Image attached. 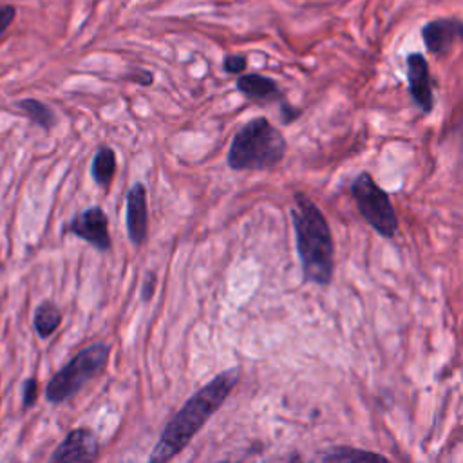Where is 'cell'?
I'll use <instances>...</instances> for the list:
<instances>
[{
	"label": "cell",
	"instance_id": "cell-1",
	"mask_svg": "<svg viewBox=\"0 0 463 463\" xmlns=\"http://www.w3.org/2000/svg\"><path fill=\"white\" fill-rule=\"evenodd\" d=\"M239 369H228L195 391L166 423L150 452L148 463H168L177 456L208 421V418L224 403L239 383Z\"/></svg>",
	"mask_w": 463,
	"mask_h": 463
},
{
	"label": "cell",
	"instance_id": "cell-2",
	"mask_svg": "<svg viewBox=\"0 0 463 463\" xmlns=\"http://www.w3.org/2000/svg\"><path fill=\"white\" fill-rule=\"evenodd\" d=\"M289 213L304 280L327 286L335 269V242L327 219L318 204L302 192L295 194Z\"/></svg>",
	"mask_w": 463,
	"mask_h": 463
},
{
	"label": "cell",
	"instance_id": "cell-3",
	"mask_svg": "<svg viewBox=\"0 0 463 463\" xmlns=\"http://www.w3.org/2000/svg\"><path fill=\"white\" fill-rule=\"evenodd\" d=\"M288 143L268 118L250 119L232 139L226 163L232 170H269L286 156Z\"/></svg>",
	"mask_w": 463,
	"mask_h": 463
},
{
	"label": "cell",
	"instance_id": "cell-4",
	"mask_svg": "<svg viewBox=\"0 0 463 463\" xmlns=\"http://www.w3.org/2000/svg\"><path fill=\"white\" fill-rule=\"evenodd\" d=\"M351 194L360 215L382 237L392 239L398 232V217L389 194L376 184L369 172H360L351 183Z\"/></svg>",
	"mask_w": 463,
	"mask_h": 463
},
{
	"label": "cell",
	"instance_id": "cell-5",
	"mask_svg": "<svg viewBox=\"0 0 463 463\" xmlns=\"http://www.w3.org/2000/svg\"><path fill=\"white\" fill-rule=\"evenodd\" d=\"M109 360L107 344H92L81 349L63 369H60L47 385V398L60 403L78 392L90 378L103 371Z\"/></svg>",
	"mask_w": 463,
	"mask_h": 463
},
{
	"label": "cell",
	"instance_id": "cell-6",
	"mask_svg": "<svg viewBox=\"0 0 463 463\" xmlns=\"http://www.w3.org/2000/svg\"><path fill=\"white\" fill-rule=\"evenodd\" d=\"M405 71L409 81V94L423 114H430L434 109V90L429 63L421 52H411L405 58Z\"/></svg>",
	"mask_w": 463,
	"mask_h": 463
},
{
	"label": "cell",
	"instance_id": "cell-7",
	"mask_svg": "<svg viewBox=\"0 0 463 463\" xmlns=\"http://www.w3.org/2000/svg\"><path fill=\"white\" fill-rule=\"evenodd\" d=\"M99 443L90 429H74L58 445L49 463H94Z\"/></svg>",
	"mask_w": 463,
	"mask_h": 463
},
{
	"label": "cell",
	"instance_id": "cell-8",
	"mask_svg": "<svg viewBox=\"0 0 463 463\" xmlns=\"http://www.w3.org/2000/svg\"><path fill=\"white\" fill-rule=\"evenodd\" d=\"M71 232L80 239L87 241L94 248L107 251L110 250V233H109V217L101 206H90L78 213L71 221Z\"/></svg>",
	"mask_w": 463,
	"mask_h": 463
},
{
	"label": "cell",
	"instance_id": "cell-9",
	"mask_svg": "<svg viewBox=\"0 0 463 463\" xmlns=\"http://www.w3.org/2000/svg\"><path fill=\"white\" fill-rule=\"evenodd\" d=\"M463 36V24L458 18H436L421 27V38L432 56L443 58Z\"/></svg>",
	"mask_w": 463,
	"mask_h": 463
},
{
	"label": "cell",
	"instance_id": "cell-10",
	"mask_svg": "<svg viewBox=\"0 0 463 463\" xmlns=\"http://www.w3.org/2000/svg\"><path fill=\"white\" fill-rule=\"evenodd\" d=\"M127 233L134 246H141L148 235V204L143 183H134L127 194Z\"/></svg>",
	"mask_w": 463,
	"mask_h": 463
},
{
	"label": "cell",
	"instance_id": "cell-11",
	"mask_svg": "<svg viewBox=\"0 0 463 463\" xmlns=\"http://www.w3.org/2000/svg\"><path fill=\"white\" fill-rule=\"evenodd\" d=\"M237 90L255 101V103H275V101H284L282 98V90L279 89V85L262 74L257 72H250V74H241L235 81Z\"/></svg>",
	"mask_w": 463,
	"mask_h": 463
},
{
	"label": "cell",
	"instance_id": "cell-12",
	"mask_svg": "<svg viewBox=\"0 0 463 463\" xmlns=\"http://www.w3.org/2000/svg\"><path fill=\"white\" fill-rule=\"evenodd\" d=\"M90 174H92L98 186H101V188L110 186V183L114 179V174H116V152L110 146L101 145L96 150V156L92 159Z\"/></svg>",
	"mask_w": 463,
	"mask_h": 463
},
{
	"label": "cell",
	"instance_id": "cell-13",
	"mask_svg": "<svg viewBox=\"0 0 463 463\" xmlns=\"http://www.w3.org/2000/svg\"><path fill=\"white\" fill-rule=\"evenodd\" d=\"M326 463H391V461L378 452L351 449V447H336L327 454Z\"/></svg>",
	"mask_w": 463,
	"mask_h": 463
},
{
	"label": "cell",
	"instance_id": "cell-14",
	"mask_svg": "<svg viewBox=\"0 0 463 463\" xmlns=\"http://www.w3.org/2000/svg\"><path fill=\"white\" fill-rule=\"evenodd\" d=\"M60 309L51 302H43L34 313V327L40 336H49L60 326Z\"/></svg>",
	"mask_w": 463,
	"mask_h": 463
},
{
	"label": "cell",
	"instance_id": "cell-15",
	"mask_svg": "<svg viewBox=\"0 0 463 463\" xmlns=\"http://www.w3.org/2000/svg\"><path fill=\"white\" fill-rule=\"evenodd\" d=\"M20 109L40 127L43 128H51L52 123H54V114L52 110L43 105L42 101H36V99H24L20 103Z\"/></svg>",
	"mask_w": 463,
	"mask_h": 463
},
{
	"label": "cell",
	"instance_id": "cell-16",
	"mask_svg": "<svg viewBox=\"0 0 463 463\" xmlns=\"http://www.w3.org/2000/svg\"><path fill=\"white\" fill-rule=\"evenodd\" d=\"M246 67H248V60L242 54H228L222 61V69L228 74H239L241 76L246 71Z\"/></svg>",
	"mask_w": 463,
	"mask_h": 463
},
{
	"label": "cell",
	"instance_id": "cell-17",
	"mask_svg": "<svg viewBox=\"0 0 463 463\" xmlns=\"http://www.w3.org/2000/svg\"><path fill=\"white\" fill-rule=\"evenodd\" d=\"M300 109L298 107H293V105H289V103H286V101H280V121L284 123V125H289V123H293L298 116H300Z\"/></svg>",
	"mask_w": 463,
	"mask_h": 463
},
{
	"label": "cell",
	"instance_id": "cell-18",
	"mask_svg": "<svg viewBox=\"0 0 463 463\" xmlns=\"http://www.w3.org/2000/svg\"><path fill=\"white\" fill-rule=\"evenodd\" d=\"M14 7L13 5H2L0 7V34L9 27V24L14 18Z\"/></svg>",
	"mask_w": 463,
	"mask_h": 463
},
{
	"label": "cell",
	"instance_id": "cell-19",
	"mask_svg": "<svg viewBox=\"0 0 463 463\" xmlns=\"http://www.w3.org/2000/svg\"><path fill=\"white\" fill-rule=\"evenodd\" d=\"M36 392H38L36 380L29 378V380L24 383V403H25V405H31V403L36 400Z\"/></svg>",
	"mask_w": 463,
	"mask_h": 463
},
{
	"label": "cell",
	"instance_id": "cell-20",
	"mask_svg": "<svg viewBox=\"0 0 463 463\" xmlns=\"http://www.w3.org/2000/svg\"><path fill=\"white\" fill-rule=\"evenodd\" d=\"M156 289V275L150 271L143 282V300H150Z\"/></svg>",
	"mask_w": 463,
	"mask_h": 463
}]
</instances>
